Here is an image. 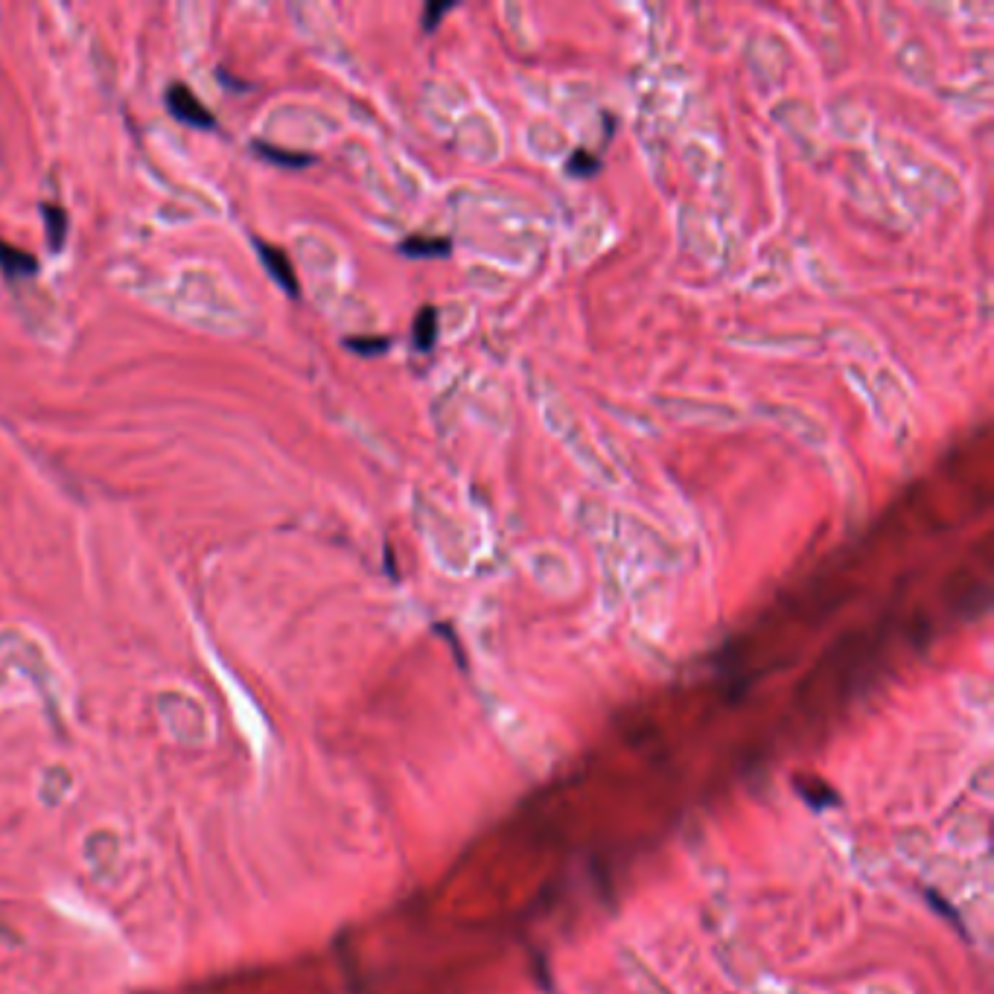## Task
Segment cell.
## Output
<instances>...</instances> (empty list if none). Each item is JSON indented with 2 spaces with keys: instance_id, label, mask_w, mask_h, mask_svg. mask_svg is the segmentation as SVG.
<instances>
[{
  "instance_id": "ba28073f",
  "label": "cell",
  "mask_w": 994,
  "mask_h": 994,
  "mask_svg": "<svg viewBox=\"0 0 994 994\" xmlns=\"http://www.w3.org/2000/svg\"><path fill=\"white\" fill-rule=\"evenodd\" d=\"M566 170H569V175L589 178V175H595V172H598V158H592V155H586L583 149H578V152H572V155H569V164H566Z\"/></svg>"
},
{
  "instance_id": "3957f363",
  "label": "cell",
  "mask_w": 994,
  "mask_h": 994,
  "mask_svg": "<svg viewBox=\"0 0 994 994\" xmlns=\"http://www.w3.org/2000/svg\"><path fill=\"white\" fill-rule=\"evenodd\" d=\"M0 272L9 280H21V277H33L38 272V263L30 251L0 240Z\"/></svg>"
},
{
  "instance_id": "6da1fadb",
  "label": "cell",
  "mask_w": 994,
  "mask_h": 994,
  "mask_svg": "<svg viewBox=\"0 0 994 994\" xmlns=\"http://www.w3.org/2000/svg\"><path fill=\"white\" fill-rule=\"evenodd\" d=\"M167 108H170L172 117L184 126H193V129H213L216 126V117L207 111V105L181 82L167 88Z\"/></svg>"
},
{
  "instance_id": "30bf717a",
  "label": "cell",
  "mask_w": 994,
  "mask_h": 994,
  "mask_svg": "<svg viewBox=\"0 0 994 994\" xmlns=\"http://www.w3.org/2000/svg\"><path fill=\"white\" fill-rule=\"evenodd\" d=\"M449 9H452V3H429V6H426V12H423V30H426V33H432V30L438 27L441 15H444V12H449Z\"/></svg>"
},
{
  "instance_id": "7a4b0ae2",
  "label": "cell",
  "mask_w": 994,
  "mask_h": 994,
  "mask_svg": "<svg viewBox=\"0 0 994 994\" xmlns=\"http://www.w3.org/2000/svg\"><path fill=\"white\" fill-rule=\"evenodd\" d=\"M254 248H257L260 263L266 266L269 277L275 280L286 295L298 298V275H295V266H292L289 254H286L283 248L272 245V242H263V240H254Z\"/></svg>"
},
{
  "instance_id": "9c48e42d",
  "label": "cell",
  "mask_w": 994,
  "mask_h": 994,
  "mask_svg": "<svg viewBox=\"0 0 994 994\" xmlns=\"http://www.w3.org/2000/svg\"><path fill=\"white\" fill-rule=\"evenodd\" d=\"M257 149H263L266 158L280 161V164H286V167H307L309 164V155H292V152H280V149H272V146H257Z\"/></svg>"
},
{
  "instance_id": "277c9868",
  "label": "cell",
  "mask_w": 994,
  "mask_h": 994,
  "mask_svg": "<svg viewBox=\"0 0 994 994\" xmlns=\"http://www.w3.org/2000/svg\"><path fill=\"white\" fill-rule=\"evenodd\" d=\"M412 342L420 353H429L438 342V309L423 307L417 309L412 324Z\"/></svg>"
},
{
  "instance_id": "52a82bcc",
  "label": "cell",
  "mask_w": 994,
  "mask_h": 994,
  "mask_svg": "<svg viewBox=\"0 0 994 994\" xmlns=\"http://www.w3.org/2000/svg\"><path fill=\"white\" fill-rule=\"evenodd\" d=\"M344 347H350L359 356H382L391 342L385 336H356V339H344Z\"/></svg>"
},
{
  "instance_id": "5b68a950",
  "label": "cell",
  "mask_w": 994,
  "mask_h": 994,
  "mask_svg": "<svg viewBox=\"0 0 994 994\" xmlns=\"http://www.w3.org/2000/svg\"><path fill=\"white\" fill-rule=\"evenodd\" d=\"M452 248V242L444 240V237H409V240L400 245V251L406 257H414V260H429V257H446Z\"/></svg>"
},
{
  "instance_id": "8992f818",
  "label": "cell",
  "mask_w": 994,
  "mask_h": 994,
  "mask_svg": "<svg viewBox=\"0 0 994 994\" xmlns=\"http://www.w3.org/2000/svg\"><path fill=\"white\" fill-rule=\"evenodd\" d=\"M41 213H44V225H47V242L59 251L65 245V237H68V213L59 205H44Z\"/></svg>"
}]
</instances>
